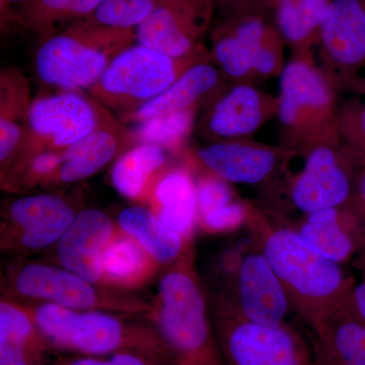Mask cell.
Wrapping results in <instances>:
<instances>
[{
	"mask_svg": "<svg viewBox=\"0 0 365 365\" xmlns=\"http://www.w3.org/2000/svg\"><path fill=\"white\" fill-rule=\"evenodd\" d=\"M249 223L257 230L262 252L282 283L292 311L312 332L345 306L355 284L341 264L318 253L294 227H272L254 210Z\"/></svg>",
	"mask_w": 365,
	"mask_h": 365,
	"instance_id": "obj_1",
	"label": "cell"
},
{
	"mask_svg": "<svg viewBox=\"0 0 365 365\" xmlns=\"http://www.w3.org/2000/svg\"><path fill=\"white\" fill-rule=\"evenodd\" d=\"M170 266L160 278L157 302L150 309L160 334L182 365H223L192 249Z\"/></svg>",
	"mask_w": 365,
	"mask_h": 365,
	"instance_id": "obj_2",
	"label": "cell"
},
{
	"mask_svg": "<svg viewBox=\"0 0 365 365\" xmlns=\"http://www.w3.org/2000/svg\"><path fill=\"white\" fill-rule=\"evenodd\" d=\"M134 41L132 29L78 21L43 41L35 57L36 73L43 83L61 91H88Z\"/></svg>",
	"mask_w": 365,
	"mask_h": 365,
	"instance_id": "obj_3",
	"label": "cell"
},
{
	"mask_svg": "<svg viewBox=\"0 0 365 365\" xmlns=\"http://www.w3.org/2000/svg\"><path fill=\"white\" fill-rule=\"evenodd\" d=\"M208 58H173L141 45L118 54L88 93L106 108L135 111L167 90L189 67Z\"/></svg>",
	"mask_w": 365,
	"mask_h": 365,
	"instance_id": "obj_4",
	"label": "cell"
},
{
	"mask_svg": "<svg viewBox=\"0 0 365 365\" xmlns=\"http://www.w3.org/2000/svg\"><path fill=\"white\" fill-rule=\"evenodd\" d=\"M218 314V347L227 365H314L313 348L292 326L254 323L222 302Z\"/></svg>",
	"mask_w": 365,
	"mask_h": 365,
	"instance_id": "obj_5",
	"label": "cell"
},
{
	"mask_svg": "<svg viewBox=\"0 0 365 365\" xmlns=\"http://www.w3.org/2000/svg\"><path fill=\"white\" fill-rule=\"evenodd\" d=\"M108 112L96 98L78 91L35 98L29 111L25 139L13 163L40 151L67 150L95 130Z\"/></svg>",
	"mask_w": 365,
	"mask_h": 365,
	"instance_id": "obj_6",
	"label": "cell"
},
{
	"mask_svg": "<svg viewBox=\"0 0 365 365\" xmlns=\"http://www.w3.org/2000/svg\"><path fill=\"white\" fill-rule=\"evenodd\" d=\"M41 335L60 349L105 355L137 341L121 319L104 311H74L42 302L28 309Z\"/></svg>",
	"mask_w": 365,
	"mask_h": 365,
	"instance_id": "obj_7",
	"label": "cell"
},
{
	"mask_svg": "<svg viewBox=\"0 0 365 365\" xmlns=\"http://www.w3.org/2000/svg\"><path fill=\"white\" fill-rule=\"evenodd\" d=\"M13 287L26 299L52 302L74 311L140 313L150 309L139 299L106 292L78 274L47 264L21 266L14 274Z\"/></svg>",
	"mask_w": 365,
	"mask_h": 365,
	"instance_id": "obj_8",
	"label": "cell"
},
{
	"mask_svg": "<svg viewBox=\"0 0 365 365\" xmlns=\"http://www.w3.org/2000/svg\"><path fill=\"white\" fill-rule=\"evenodd\" d=\"M213 0H160L135 29L137 44L173 58H210L198 41L210 23Z\"/></svg>",
	"mask_w": 365,
	"mask_h": 365,
	"instance_id": "obj_9",
	"label": "cell"
},
{
	"mask_svg": "<svg viewBox=\"0 0 365 365\" xmlns=\"http://www.w3.org/2000/svg\"><path fill=\"white\" fill-rule=\"evenodd\" d=\"M330 83L307 60L297 58L283 67L277 115L294 133L314 132L332 113Z\"/></svg>",
	"mask_w": 365,
	"mask_h": 365,
	"instance_id": "obj_10",
	"label": "cell"
},
{
	"mask_svg": "<svg viewBox=\"0 0 365 365\" xmlns=\"http://www.w3.org/2000/svg\"><path fill=\"white\" fill-rule=\"evenodd\" d=\"M351 195V182L332 144L318 141L290 185L292 205L304 215L344 206Z\"/></svg>",
	"mask_w": 365,
	"mask_h": 365,
	"instance_id": "obj_11",
	"label": "cell"
},
{
	"mask_svg": "<svg viewBox=\"0 0 365 365\" xmlns=\"http://www.w3.org/2000/svg\"><path fill=\"white\" fill-rule=\"evenodd\" d=\"M235 278L234 304L245 318L265 326L287 324L292 304L262 250L242 257Z\"/></svg>",
	"mask_w": 365,
	"mask_h": 365,
	"instance_id": "obj_12",
	"label": "cell"
},
{
	"mask_svg": "<svg viewBox=\"0 0 365 365\" xmlns=\"http://www.w3.org/2000/svg\"><path fill=\"white\" fill-rule=\"evenodd\" d=\"M116 230L103 211H81L57 242L60 265L91 283L104 285L102 256Z\"/></svg>",
	"mask_w": 365,
	"mask_h": 365,
	"instance_id": "obj_13",
	"label": "cell"
},
{
	"mask_svg": "<svg viewBox=\"0 0 365 365\" xmlns=\"http://www.w3.org/2000/svg\"><path fill=\"white\" fill-rule=\"evenodd\" d=\"M76 215L71 204L55 194L21 197L7 210L9 222L16 228L18 242L26 250L57 244Z\"/></svg>",
	"mask_w": 365,
	"mask_h": 365,
	"instance_id": "obj_14",
	"label": "cell"
},
{
	"mask_svg": "<svg viewBox=\"0 0 365 365\" xmlns=\"http://www.w3.org/2000/svg\"><path fill=\"white\" fill-rule=\"evenodd\" d=\"M285 153L241 143L217 141L200 148L197 157L204 167L228 182L258 185L273 176Z\"/></svg>",
	"mask_w": 365,
	"mask_h": 365,
	"instance_id": "obj_15",
	"label": "cell"
},
{
	"mask_svg": "<svg viewBox=\"0 0 365 365\" xmlns=\"http://www.w3.org/2000/svg\"><path fill=\"white\" fill-rule=\"evenodd\" d=\"M132 143V131L108 112L95 130L62 151L63 160L55 181L72 184L88 179L104 169Z\"/></svg>",
	"mask_w": 365,
	"mask_h": 365,
	"instance_id": "obj_16",
	"label": "cell"
},
{
	"mask_svg": "<svg viewBox=\"0 0 365 365\" xmlns=\"http://www.w3.org/2000/svg\"><path fill=\"white\" fill-rule=\"evenodd\" d=\"M277 103L269 102L260 91L240 83L216 101L208 115L207 130L220 141L251 135L258 130Z\"/></svg>",
	"mask_w": 365,
	"mask_h": 365,
	"instance_id": "obj_17",
	"label": "cell"
},
{
	"mask_svg": "<svg viewBox=\"0 0 365 365\" xmlns=\"http://www.w3.org/2000/svg\"><path fill=\"white\" fill-rule=\"evenodd\" d=\"M327 58L354 66L365 58V9L359 0H333L319 25Z\"/></svg>",
	"mask_w": 365,
	"mask_h": 365,
	"instance_id": "obj_18",
	"label": "cell"
},
{
	"mask_svg": "<svg viewBox=\"0 0 365 365\" xmlns=\"http://www.w3.org/2000/svg\"><path fill=\"white\" fill-rule=\"evenodd\" d=\"M270 45L263 21L251 19L218 31L213 38L210 58L228 78L242 81L255 74V62Z\"/></svg>",
	"mask_w": 365,
	"mask_h": 365,
	"instance_id": "obj_19",
	"label": "cell"
},
{
	"mask_svg": "<svg viewBox=\"0 0 365 365\" xmlns=\"http://www.w3.org/2000/svg\"><path fill=\"white\" fill-rule=\"evenodd\" d=\"M220 81L218 67L209 63L207 60L197 62L163 93L123 116V120L138 124L151 118L198 107L200 101L210 95Z\"/></svg>",
	"mask_w": 365,
	"mask_h": 365,
	"instance_id": "obj_20",
	"label": "cell"
},
{
	"mask_svg": "<svg viewBox=\"0 0 365 365\" xmlns=\"http://www.w3.org/2000/svg\"><path fill=\"white\" fill-rule=\"evenodd\" d=\"M312 333L314 365H365V322L346 306Z\"/></svg>",
	"mask_w": 365,
	"mask_h": 365,
	"instance_id": "obj_21",
	"label": "cell"
},
{
	"mask_svg": "<svg viewBox=\"0 0 365 365\" xmlns=\"http://www.w3.org/2000/svg\"><path fill=\"white\" fill-rule=\"evenodd\" d=\"M30 86L19 69L0 74V162L11 165L25 139L31 104Z\"/></svg>",
	"mask_w": 365,
	"mask_h": 365,
	"instance_id": "obj_22",
	"label": "cell"
},
{
	"mask_svg": "<svg viewBox=\"0 0 365 365\" xmlns=\"http://www.w3.org/2000/svg\"><path fill=\"white\" fill-rule=\"evenodd\" d=\"M155 212L168 227L191 242L198 223L196 182L187 170H169L153 190Z\"/></svg>",
	"mask_w": 365,
	"mask_h": 365,
	"instance_id": "obj_23",
	"label": "cell"
},
{
	"mask_svg": "<svg viewBox=\"0 0 365 365\" xmlns=\"http://www.w3.org/2000/svg\"><path fill=\"white\" fill-rule=\"evenodd\" d=\"M119 230L138 242L158 265H173L191 248V242L170 230L157 213L143 206L124 208L118 216Z\"/></svg>",
	"mask_w": 365,
	"mask_h": 365,
	"instance_id": "obj_24",
	"label": "cell"
},
{
	"mask_svg": "<svg viewBox=\"0 0 365 365\" xmlns=\"http://www.w3.org/2000/svg\"><path fill=\"white\" fill-rule=\"evenodd\" d=\"M343 206L304 215L294 230L318 253L341 265L351 259L356 241L351 220Z\"/></svg>",
	"mask_w": 365,
	"mask_h": 365,
	"instance_id": "obj_25",
	"label": "cell"
},
{
	"mask_svg": "<svg viewBox=\"0 0 365 365\" xmlns=\"http://www.w3.org/2000/svg\"><path fill=\"white\" fill-rule=\"evenodd\" d=\"M158 266L138 242L122 230H116L102 256L104 284L124 288L140 287L150 279Z\"/></svg>",
	"mask_w": 365,
	"mask_h": 365,
	"instance_id": "obj_26",
	"label": "cell"
},
{
	"mask_svg": "<svg viewBox=\"0 0 365 365\" xmlns=\"http://www.w3.org/2000/svg\"><path fill=\"white\" fill-rule=\"evenodd\" d=\"M104 0H31L20 6L16 21L43 40L85 21ZM63 31V30H62Z\"/></svg>",
	"mask_w": 365,
	"mask_h": 365,
	"instance_id": "obj_27",
	"label": "cell"
},
{
	"mask_svg": "<svg viewBox=\"0 0 365 365\" xmlns=\"http://www.w3.org/2000/svg\"><path fill=\"white\" fill-rule=\"evenodd\" d=\"M162 146L137 143L118 158L111 170V182L118 193L131 200L148 194L150 181L167 163Z\"/></svg>",
	"mask_w": 365,
	"mask_h": 365,
	"instance_id": "obj_28",
	"label": "cell"
},
{
	"mask_svg": "<svg viewBox=\"0 0 365 365\" xmlns=\"http://www.w3.org/2000/svg\"><path fill=\"white\" fill-rule=\"evenodd\" d=\"M39 330L26 307L9 299L0 302V350L35 357L41 346Z\"/></svg>",
	"mask_w": 365,
	"mask_h": 365,
	"instance_id": "obj_29",
	"label": "cell"
},
{
	"mask_svg": "<svg viewBox=\"0 0 365 365\" xmlns=\"http://www.w3.org/2000/svg\"><path fill=\"white\" fill-rule=\"evenodd\" d=\"M196 112L197 107H193L145 120L132 132L134 143L155 144L165 150H176L191 133Z\"/></svg>",
	"mask_w": 365,
	"mask_h": 365,
	"instance_id": "obj_30",
	"label": "cell"
},
{
	"mask_svg": "<svg viewBox=\"0 0 365 365\" xmlns=\"http://www.w3.org/2000/svg\"><path fill=\"white\" fill-rule=\"evenodd\" d=\"M330 2L328 0H281L277 23L285 39L300 43L319 28Z\"/></svg>",
	"mask_w": 365,
	"mask_h": 365,
	"instance_id": "obj_31",
	"label": "cell"
},
{
	"mask_svg": "<svg viewBox=\"0 0 365 365\" xmlns=\"http://www.w3.org/2000/svg\"><path fill=\"white\" fill-rule=\"evenodd\" d=\"M160 4V0H104L86 21L93 25L135 30Z\"/></svg>",
	"mask_w": 365,
	"mask_h": 365,
	"instance_id": "obj_32",
	"label": "cell"
},
{
	"mask_svg": "<svg viewBox=\"0 0 365 365\" xmlns=\"http://www.w3.org/2000/svg\"><path fill=\"white\" fill-rule=\"evenodd\" d=\"M197 205L199 218L210 211L234 202V190L230 182L209 172L196 182Z\"/></svg>",
	"mask_w": 365,
	"mask_h": 365,
	"instance_id": "obj_33",
	"label": "cell"
},
{
	"mask_svg": "<svg viewBox=\"0 0 365 365\" xmlns=\"http://www.w3.org/2000/svg\"><path fill=\"white\" fill-rule=\"evenodd\" d=\"M63 160L62 151L45 150L19 158L14 162L26 184L54 180Z\"/></svg>",
	"mask_w": 365,
	"mask_h": 365,
	"instance_id": "obj_34",
	"label": "cell"
},
{
	"mask_svg": "<svg viewBox=\"0 0 365 365\" xmlns=\"http://www.w3.org/2000/svg\"><path fill=\"white\" fill-rule=\"evenodd\" d=\"M253 209L246 204L234 201L222 208L210 211L199 218L201 227L210 232H225L237 230L245 223H249Z\"/></svg>",
	"mask_w": 365,
	"mask_h": 365,
	"instance_id": "obj_35",
	"label": "cell"
},
{
	"mask_svg": "<svg viewBox=\"0 0 365 365\" xmlns=\"http://www.w3.org/2000/svg\"><path fill=\"white\" fill-rule=\"evenodd\" d=\"M67 365H148V364L133 353L124 352L118 353L111 359H76Z\"/></svg>",
	"mask_w": 365,
	"mask_h": 365,
	"instance_id": "obj_36",
	"label": "cell"
},
{
	"mask_svg": "<svg viewBox=\"0 0 365 365\" xmlns=\"http://www.w3.org/2000/svg\"><path fill=\"white\" fill-rule=\"evenodd\" d=\"M345 306L357 318L365 322V280L355 284Z\"/></svg>",
	"mask_w": 365,
	"mask_h": 365,
	"instance_id": "obj_37",
	"label": "cell"
},
{
	"mask_svg": "<svg viewBox=\"0 0 365 365\" xmlns=\"http://www.w3.org/2000/svg\"><path fill=\"white\" fill-rule=\"evenodd\" d=\"M359 195L360 198H361L362 202L364 203L365 205V172L364 174L362 175L361 179H360L359 182ZM364 235H365V225H364ZM357 264L360 269H362L365 266V241H364V252H362L361 257H360L359 260L357 261Z\"/></svg>",
	"mask_w": 365,
	"mask_h": 365,
	"instance_id": "obj_38",
	"label": "cell"
},
{
	"mask_svg": "<svg viewBox=\"0 0 365 365\" xmlns=\"http://www.w3.org/2000/svg\"><path fill=\"white\" fill-rule=\"evenodd\" d=\"M29 1H31V0H0V2H1V18L6 16L11 4H20V6H21Z\"/></svg>",
	"mask_w": 365,
	"mask_h": 365,
	"instance_id": "obj_39",
	"label": "cell"
},
{
	"mask_svg": "<svg viewBox=\"0 0 365 365\" xmlns=\"http://www.w3.org/2000/svg\"><path fill=\"white\" fill-rule=\"evenodd\" d=\"M360 129H361L362 134L365 137V108L364 111H362L361 115H360Z\"/></svg>",
	"mask_w": 365,
	"mask_h": 365,
	"instance_id": "obj_40",
	"label": "cell"
},
{
	"mask_svg": "<svg viewBox=\"0 0 365 365\" xmlns=\"http://www.w3.org/2000/svg\"><path fill=\"white\" fill-rule=\"evenodd\" d=\"M220 2L227 1V2H235V1H241V0H220Z\"/></svg>",
	"mask_w": 365,
	"mask_h": 365,
	"instance_id": "obj_41",
	"label": "cell"
}]
</instances>
